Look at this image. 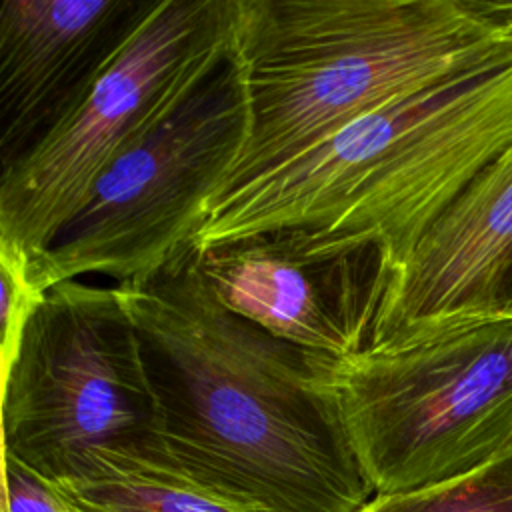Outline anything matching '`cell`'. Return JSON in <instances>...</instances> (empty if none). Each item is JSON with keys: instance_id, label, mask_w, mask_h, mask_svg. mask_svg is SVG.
Returning a JSON list of instances; mask_svg holds the SVG:
<instances>
[{"instance_id": "1", "label": "cell", "mask_w": 512, "mask_h": 512, "mask_svg": "<svg viewBox=\"0 0 512 512\" xmlns=\"http://www.w3.org/2000/svg\"><path fill=\"white\" fill-rule=\"evenodd\" d=\"M154 402L132 452L248 512H356L374 494L352 450L332 366L228 310L198 246L116 284Z\"/></svg>"}, {"instance_id": "2", "label": "cell", "mask_w": 512, "mask_h": 512, "mask_svg": "<svg viewBox=\"0 0 512 512\" xmlns=\"http://www.w3.org/2000/svg\"><path fill=\"white\" fill-rule=\"evenodd\" d=\"M512 150V36L228 192L198 248L286 226L378 232L406 262L430 224Z\"/></svg>"}, {"instance_id": "3", "label": "cell", "mask_w": 512, "mask_h": 512, "mask_svg": "<svg viewBox=\"0 0 512 512\" xmlns=\"http://www.w3.org/2000/svg\"><path fill=\"white\" fill-rule=\"evenodd\" d=\"M510 36L486 0H236L248 134L216 200Z\"/></svg>"}, {"instance_id": "4", "label": "cell", "mask_w": 512, "mask_h": 512, "mask_svg": "<svg viewBox=\"0 0 512 512\" xmlns=\"http://www.w3.org/2000/svg\"><path fill=\"white\" fill-rule=\"evenodd\" d=\"M332 374L374 494L450 482L512 450V318L404 326Z\"/></svg>"}, {"instance_id": "5", "label": "cell", "mask_w": 512, "mask_h": 512, "mask_svg": "<svg viewBox=\"0 0 512 512\" xmlns=\"http://www.w3.org/2000/svg\"><path fill=\"white\" fill-rule=\"evenodd\" d=\"M248 134L230 50L196 88L96 182L84 208L30 260L44 290L84 274L124 284L198 246Z\"/></svg>"}, {"instance_id": "6", "label": "cell", "mask_w": 512, "mask_h": 512, "mask_svg": "<svg viewBox=\"0 0 512 512\" xmlns=\"http://www.w3.org/2000/svg\"><path fill=\"white\" fill-rule=\"evenodd\" d=\"M236 0H156L82 104L0 176V246L40 256L100 176L222 60Z\"/></svg>"}, {"instance_id": "7", "label": "cell", "mask_w": 512, "mask_h": 512, "mask_svg": "<svg viewBox=\"0 0 512 512\" xmlns=\"http://www.w3.org/2000/svg\"><path fill=\"white\" fill-rule=\"evenodd\" d=\"M152 426L138 332L116 286L54 284L2 374L4 456L56 480L92 450L138 452Z\"/></svg>"}, {"instance_id": "8", "label": "cell", "mask_w": 512, "mask_h": 512, "mask_svg": "<svg viewBox=\"0 0 512 512\" xmlns=\"http://www.w3.org/2000/svg\"><path fill=\"white\" fill-rule=\"evenodd\" d=\"M198 266L234 314L302 350L368 348L398 272L374 230L286 226L198 248Z\"/></svg>"}, {"instance_id": "9", "label": "cell", "mask_w": 512, "mask_h": 512, "mask_svg": "<svg viewBox=\"0 0 512 512\" xmlns=\"http://www.w3.org/2000/svg\"><path fill=\"white\" fill-rule=\"evenodd\" d=\"M154 4L156 0L2 2V172L82 104Z\"/></svg>"}, {"instance_id": "10", "label": "cell", "mask_w": 512, "mask_h": 512, "mask_svg": "<svg viewBox=\"0 0 512 512\" xmlns=\"http://www.w3.org/2000/svg\"><path fill=\"white\" fill-rule=\"evenodd\" d=\"M510 272L512 150L486 168L416 242L394 276L374 340L412 324L500 318Z\"/></svg>"}, {"instance_id": "11", "label": "cell", "mask_w": 512, "mask_h": 512, "mask_svg": "<svg viewBox=\"0 0 512 512\" xmlns=\"http://www.w3.org/2000/svg\"><path fill=\"white\" fill-rule=\"evenodd\" d=\"M60 512H248L124 450L88 452L70 476L46 480Z\"/></svg>"}, {"instance_id": "12", "label": "cell", "mask_w": 512, "mask_h": 512, "mask_svg": "<svg viewBox=\"0 0 512 512\" xmlns=\"http://www.w3.org/2000/svg\"><path fill=\"white\" fill-rule=\"evenodd\" d=\"M356 512H512V450L450 482L408 492L372 494Z\"/></svg>"}, {"instance_id": "13", "label": "cell", "mask_w": 512, "mask_h": 512, "mask_svg": "<svg viewBox=\"0 0 512 512\" xmlns=\"http://www.w3.org/2000/svg\"><path fill=\"white\" fill-rule=\"evenodd\" d=\"M0 290H2V374L12 364L24 330L48 290L40 286L30 260L6 246H0Z\"/></svg>"}, {"instance_id": "14", "label": "cell", "mask_w": 512, "mask_h": 512, "mask_svg": "<svg viewBox=\"0 0 512 512\" xmlns=\"http://www.w3.org/2000/svg\"><path fill=\"white\" fill-rule=\"evenodd\" d=\"M2 512H60V508L44 478L4 456Z\"/></svg>"}, {"instance_id": "15", "label": "cell", "mask_w": 512, "mask_h": 512, "mask_svg": "<svg viewBox=\"0 0 512 512\" xmlns=\"http://www.w3.org/2000/svg\"><path fill=\"white\" fill-rule=\"evenodd\" d=\"M486 6H488V10L492 12V16H494L500 24L512 28V2L486 0Z\"/></svg>"}, {"instance_id": "16", "label": "cell", "mask_w": 512, "mask_h": 512, "mask_svg": "<svg viewBox=\"0 0 512 512\" xmlns=\"http://www.w3.org/2000/svg\"><path fill=\"white\" fill-rule=\"evenodd\" d=\"M500 318H512V272L504 284L500 300Z\"/></svg>"}]
</instances>
